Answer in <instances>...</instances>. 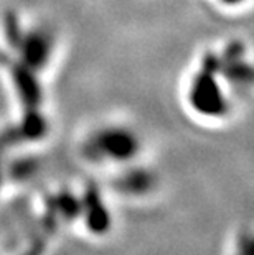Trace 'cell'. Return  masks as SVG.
Returning <instances> with one entry per match:
<instances>
[{
    "mask_svg": "<svg viewBox=\"0 0 254 255\" xmlns=\"http://www.w3.org/2000/svg\"><path fill=\"white\" fill-rule=\"evenodd\" d=\"M139 142L131 130L109 127L94 132L86 143V155L94 161L124 163L137 155Z\"/></svg>",
    "mask_w": 254,
    "mask_h": 255,
    "instance_id": "cell-1",
    "label": "cell"
}]
</instances>
